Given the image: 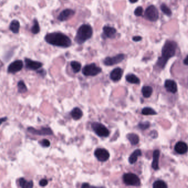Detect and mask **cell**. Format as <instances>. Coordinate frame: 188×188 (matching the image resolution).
Masks as SVG:
<instances>
[{
    "mask_svg": "<svg viewBox=\"0 0 188 188\" xmlns=\"http://www.w3.org/2000/svg\"><path fill=\"white\" fill-rule=\"evenodd\" d=\"M177 48V44L174 41H167L162 50V57H159L157 65L161 69H163L168 60L174 57Z\"/></svg>",
    "mask_w": 188,
    "mask_h": 188,
    "instance_id": "6da1fadb",
    "label": "cell"
},
{
    "mask_svg": "<svg viewBox=\"0 0 188 188\" xmlns=\"http://www.w3.org/2000/svg\"><path fill=\"white\" fill-rule=\"evenodd\" d=\"M45 40L47 43L52 45L62 48H68L72 44L70 38L61 33H49L46 35Z\"/></svg>",
    "mask_w": 188,
    "mask_h": 188,
    "instance_id": "7a4b0ae2",
    "label": "cell"
},
{
    "mask_svg": "<svg viewBox=\"0 0 188 188\" xmlns=\"http://www.w3.org/2000/svg\"><path fill=\"white\" fill-rule=\"evenodd\" d=\"M92 34L93 29L91 26L89 24H83L78 28L75 41L81 45L91 38Z\"/></svg>",
    "mask_w": 188,
    "mask_h": 188,
    "instance_id": "3957f363",
    "label": "cell"
},
{
    "mask_svg": "<svg viewBox=\"0 0 188 188\" xmlns=\"http://www.w3.org/2000/svg\"><path fill=\"white\" fill-rule=\"evenodd\" d=\"M91 127L93 131L100 137H107L109 136L110 134L109 130L103 124L100 123H92L91 124Z\"/></svg>",
    "mask_w": 188,
    "mask_h": 188,
    "instance_id": "277c9868",
    "label": "cell"
},
{
    "mask_svg": "<svg viewBox=\"0 0 188 188\" xmlns=\"http://www.w3.org/2000/svg\"><path fill=\"white\" fill-rule=\"evenodd\" d=\"M102 72V69L92 63L87 65L82 69V73L86 76H95Z\"/></svg>",
    "mask_w": 188,
    "mask_h": 188,
    "instance_id": "5b68a950",
    "label": "cell"
},
{
    "mask_svg": "<svg viewBox=\"0 0 188 188\" xmlns=\"http://www.w3.org/2000/svg\"><path fill=\"white\" fill-rule=\"evenodd\" d=\"M123 179L124 183L127 186H139L141 184L140 178L138 177L137 175L133 173H129L124 174Z\"/></svg>",
    "mask_w": 188,
    "mask_h": 188,
    "instance_id": "8992f818",
    "label": "cell"
},
{
    "mask_svg": "<svg viewBox=\"0 0 188 188\" xmlns=\"http://www.w3.org/2000/svg\"><path fill=\"white\" fill-rule=\"evenodd\" d=\"M145 16L148 20L151 22H156L159 18V11L155 6H150L146 10Z\"/></svg>",
    "mask_w": 188,
    "mask_h": 188,
    "instance_id": "52a82bcc",
    "label": "cell"
},
{
    "mask_svg": "<svg viewBox=\"0 0 188 188\" xmlns=\"http://www.w3.org/2000/svg\"><path fill=\"white\" fill-rule=\"evenodd\" d=\"M125 57V55L123 54H118L115 57H107L104 60L103 63L106 66H113L123 61Z\"/></svg>",
    "mask_w": 188,
    "mask_h": 188,
    "instance_id": "ba28073f",
    "label": "cell"
},
{
    "mask_svg": "<svg viewBox=\"0 0 188 188\" xmlns=\"http://www.w3.org/2000/svg\"><path fill=\"white\" fill-rule=\"evenodd\" d=\"M94 156L100 162H106L110 157V154L107 150L104 148H98L94 151Z\"/></svg>",
    "mask_w": 188,
    "mask_h": 188,
    "instance_id": "9c48e42d",
    "label": "cell"
},
{
    "mask_svg": "<svg viewBox=\"0 0 188 188\" xmlns=\"http://www.w3.org/2000/svg\"><path fill=\"white\" fill-rule=\"evenodd\" d=\"M28 131L30 134L33 135H37L39 136H48V135H52L53 132L52 131L51 129L49 127H42L41 130H37L32 127H28Z\"/></svg>",
    "mask_w": 188,
    "mask_h": 188,
    "instance_id": "30bf717a",
    "label": "cell"
},
{
    "mask_svg": "<svg viewBox=\"0 0 188 188\" xmlns=\"http://www.w3.org/2000/svg\"><path fill=\"white\" fill-rule=\"evenodd\" d=\"M23 67V62L22 60H18L12 62L11 64L8 66L7 71L8 73H15L20 71Z\"/></svg>",
    "mask_w": 188,
    "mask_h": 188,
    "instance_id": "8fae6325",
    "label": "cell"
},
{
    "mask_svg": "<svg viewBox=\"0 0 188 188\" xmlns=\"http://www.w3.org/2000/svg\"><path fill=\"white\" fill-rule=\"evenodd\" d=\"M24 61L25 63V67L29 70L35 71L43 66V64L41 62L33 61L28 58H25Z\"/></svg>",
    "mask_w": 188,
    "mask_h": 188,
    "instance_id": "7c38bea8",
    "label": "cell"
},
{
    "mask_svg": "<svg viewBox=\"0 0 188 188\" xmlns=\"http://www.w3.org/2000/svg\"><path fill=\"white\" fill-rule=\"evenodd\" d=\"M75 12L71 9H66L62 11L57 17V19L61 22H64L69 19L75 14Z\"/></svg>",
    "mask_w": 188,
    "mask_h": 188,
    "instance_id": "4fadbf2b",
    "label": "cell"
},
{
    "mask_svg": "<svg viewBox=\"0 0 188 188\" xmlns=\"http://www.w3.org/2000/svg\"><path fill=\"white\" fill-rule=\"evenodd\" d=\"M103 34H102V38H113L115 37L116 33V28L110 26H104L103 28Z\"/></svg>",
    "mask_w": 188,
    "mask_h": 188,
    "instance_id": "5bb4252c",
    "label": "cell"
},
{
    "mask_svg": "<svg viewBox=\"0 0 188 188\" xmlns=\"http://www.w3.org/2000/svg\"><path fill=\"white\" fill-rule=\"evenodd\" d=\"M123 73V71L120 67L114 69L111 72L110 74V78L114 82H118L120 80Z\"/></svg>",
    "mask_w": 188,
    "mask_h": 188,
    "instance_id": "9a60e30c",
    "label": "cell"
},
{
    "mask_svg": "<svg viewBox=\"0 0 188 188\" xmlns=\"http://www.w3.org/2000/svg\"><path fill=\"white\" fill-rule=\"evenodd\" d=\"M164 87L167 91L172 93H175L177 92V84L174 81L172 80H167L165 81Z\"/></svg>",
    "mask_w": 188,
    "mask_h": 188,
    "instance_id": "2e32d148",
    "label": "cell"
},
{
    "mask_svg": "<svg viewBox=\"0 0 188 188\" xmlns=\"http://www.w3.org/2000/svg\"><path fill=\"white\" fill-rule=\"evenodd\" d=\"M174 150L178 153L183 155L186 153L188 150L187 144L183 141H179L175 145Z\"/></svg>",
    "mask_w": 188,
    "mask_h": 188,
    "instance_id": "e0dca14e",
    "label": "cell"
},
{
    "mask_svg": "<svg viewBox=\"0 0 188 188\" xmlns=\"http://www.w3.org/2000/svg\"><path fill=\"white\" fill-rule=\"evenodd\" d=\"M160 156V151L157 150H155L153 153V161L152 163V167L155 170L159 169V159Z\"/></svg>",
    "mask_w": 188,
    "mask_h": 188,
    "instance_id": "ac0fdd59",
    "label": "cell"
},
{
    "mask_svg": "<svg viewBox=\"0 0 188 188\" xmlns=\"http://www.w3.org/2000/svg\"><path fill=\"white\" fill-rule=\"evenodd\" d=\"M71 116L74 120H78L82 117L83 112L80 108L76 107L73 109V110L71 112Z\"/></svg>",
    "mask_w": 188,
    "mask_h": 188,
    "instance_id": "d6986e66",
    "label": "cell"
},
{
    "mask_svg": "<svg viewBox=\"0 0 188 188\" xmlns=\"http://www.w3.org/2000/svg\"><path fill=\"white\" fill-rule=\"evenodd\" d=\"M141 156V151L139 149L134 151L133 153L130 156L129 159V163L130 164H134L137 161V159L139 156Z\"/></svg>",
    "mask_w": 188,
    "mask_h": 188,
    "instance_id": "ffe728a7",
    "label": "cell"
},
{
    "mask_svg": "<svg viewBox=\"0 0 188 188\" xmlns=\"http://www.w3.org/2000/svg\"><path fill=\"white\" fill-rule=\"evenodd\" d=\"M19 184L20 186L22 188H31L33 187V182L32 180L27 181L23 178L19 179Z\"/></svg>",
    "mask_w": 188,
    "mask_h": 188,
    "instance_id": "44dd1931",
    "label": "cell"
},
{
    "mask_svg": "<svg viewBox=\"0 0 188 188\" xmlns=\"http://www.w3.org/2000/svg\"><path fill=\"white\" fill-rule=\"evenodd\" d=\"M127 138L132 145H136L139 142V137L137 134L134 133L127 135Z\"/></svg>",
    "mask_w": 188,
    "mask_h": 188,
    "instance_id": "7402d4cb",
    "label": "cell"
},
{
    "mask_svg": "<svg viewBox=\"0 0 188 188\" xmlns=\"http://www.w3.org/2000/svg\"><path fill=\"white\" fill-rule=\"evenodd\" d=\"M19 28H20V23L19 21L17 20H14L11 22L10 25V29L14 33H18L19 32Z\"/></svg>",
    "mask_w": 188,
    "mask_h": 188,
    "instance_id": "603a6c76",
    "label": "cell"
},
{
    "mask_svg": "<svg viewBox=\"0 0 188 188\" xmlns=\"http://www.w3.org/2000/svg\"><path fill=\"white\" fill-rule=\"evenodd\" d=\"M126 80L130 84H139L140 83V79L134 74L127 75L126 76Z\"/></svg>",
    "mask_w": 188,
    "mask_h": 188,
    "instance_id": "cb8c5ba5",
    "label": "cell"
},
{
    "mask_svg": "<svg viewBox=\"0 0 188 188\" xmlns=\"http://www.w3.org/2000/svg\"><path fill=\"white\" fill-rule=\"evenodd\" d=\"M142 93L143 97L145 98H149L152 94L153 89L150 86H143L142 88Z\"/></svg>",
    "mask_w": 188,
    "mask_h": 188,
    "instance_id": "d4e9b609",
    "label": "cell"
},
{
    "mask_svg": "<svg viewBox=\"0 0 188 188\" xmlns=\"http://www.w3.org/2000/svg\"><path fill=\"white\" fill-rule=\"evenodd\" d=\"M71 66L73 72L78 73L80 72V71L81 70V64L80 62L78 61H73L72 62H71Z\"/></svg>",
    "mask_w": 188,
    "mask_h": 188,
    "instance_id": "484cf974",
    "label": "cell"
},
{
    "mask_svg": "<svg viewBox=\"0 0 188 188\" xmlns=\"http://www.w3.org/2000/svg\"><path fill=\"white\" fill-rule=\"evenodd\" d=\"M142 114L145 116H151V115H156L157 113L156 111L153 110L152 108L149 107L144 108L142 110Z\"/></svg>",
    "mask_w": 188,
    "mask_h": 188,
    "instance_id": "4316f807",
    "label": "cell"
},
{
    "mask_svg": "<svg viewBox=\"0 0 188 188\" xmlns=\"http://www.w3.org/2000/svg\"><path fill=\"white\" fill-rule=\"evenodd\" d=\"M17 86H18V91L20 93H24L27 92L28 89L23 81H19L18 82Z\"/></svg>",
    "mask_w": 188,
    "mask_h": 188,
    "instance_id": "83f0119b",
    "label": "cell"
},
{
    "mask_svg": "<svg viewBox=\"0 0 188 188\" xmlns=\"http://www.w3.org/2000/svg\"><path fill=\"white\" fill-rule=\"evenodd\" d=\"M153 188H166L167 184L162 180H157L153 184Z\"/></svg>",
    "mask_w": 188,
    "mask_h": 188,
    "instance_id": "f1b7e54d",
    "label": "cell"
},
{
    "mask_svg": "<svg viewBox=\"0 0 188 188\" xmlns=\"http://www.w3.org/2000/svg\"><path fill=\"white\" fill-rule=\"evenodd\" d=\"M160 8L161 11L163 12V13H164L166 15H167L168 16H170L172 15V11L166 5H165L164 3L162 4Z\"/></svg>",
    "mask_w": 188,
    "mask_h": 188,
    "instance_id": "f546056e",
    "label": "cell"
},
{
    "mask_svg": "<svg viewBox=\"0 0 188 188\" xmlns=\"http://www.w3.org/2000/svg\"><path fill=\"white\" fill-rule=\"evenodd\" d=\"M31 31L32 33L34 34H37L40 32V27L39 25L38 21L36 19L34 20V25L31 29Z\"/></svg>",
    "mask_w": 188,
    "mask_h": 188,
    "instance_id": "4dcf8cb0",
    "label": "cell"
},
{
    "mask_svg": "<svg viewBox=\"0 0 188 188\" xmlns=\"http://www.w3.org/2000/svg\"><path fill=\"white\" fill-rule=\"evenodd\" d=\"M150 124L148 121H145V122H142L139 124V127L141 130H146L148 129L150 127Z\"/></svg>",
    "mask_w": 188,
    "mask_h": 188,
    "instance_id": "1f68e13d",
    "label": "cell"
},
{
    "mask_svg": "<svg viewBox=\"0 0 188 188\" xmlns=\"http://www.w3.org/2000/svg\"><path fill=\"white\" fill-rule=\"evenodd\" d=\"M143 8L142 7H138L135 10L134 14L136 16H141L143 15Z\"/></svg>",
    "mask_w": 188,
    "mask_h": 188,
    "instance_id": "d6a6232c",
    "label": "cell"
},
{
    "mask_svg": "<svg viewBox=\"0 0 188 188\" xmlns=\"http://www.w3.org/2000/svg\"><path fill=\"white\" fill-rule=\"evenodd\" d=\"M41 145L44 147H48L50 145V143L48 140L47 139H43L42 141L40 142Z\"/></svg>",
    "mask_w": 188,
    "mask_h": 188,
    "instance_id": "836d02e7",
    "label": "cell"
},
{
    "mask_svg": "<svg viewBox=\"0 0 188 188\" xmlns=\"http://www.w3.org/2000/svg\"><path fill=\"white\" fill-rule=\"evenodd\" d=\"M48 180L45 179H42L39 182V185H40L41 186H45L48 185Z\"/></svg>",
    "mask_w": 188,
    "mask_h": 188,
    "instance_id": "e575fe53",
    "label": "cell"
},
{
    "mask_svg": "<svg viewBox=\"0 0 188 188\" xmlns=\"http://www.w3.org/2000/svg\"><path fill=\"white\" fill-rule=\"evenodd\" d=\"M142 39L143 38H142L141 37H140V36H135V37H134L132 38V41L137 42V41H141Z\"/></svg>",
    "mask_w": 188,
    "mask_h": 188,
    "instance_id": "d590c367",
    "label": "cell"
},
{
    "mask_svg": "<svg viewBox=\"0 0 188 188\" xmlns=\"http://www.w3.org/2000/svg\"><path fill=\"white\" fill-rule=\"evenodd\" d=\"M37 73H38V74H40V75L42 76H45L46 75L45 70H39V71H37Z\"/></svg>",
    "mask_w": 188,
    "mask_h": 188,
    "instance_id": "8d00e7d4",
    "label": "cell"
},
{
    "mask_svg": "<svg viewBox=\"0 0 188 188\" xmlns=\"http://www.w3.org/2000/svg\"><path fill=\"white\" fill-rule=\"evenodd\" d=\"M183 62H184V64L186 65H188V55L186 57V59L184 60Z\"/></svg>",
    "mask_w": 188,
    "mask_h": 188,
    "instance_id": "74e56055",
    "label": "cell"
},
{
    "mask_svg": "<svg viewBox=\"0 0 188 188\" xmlns=\"http://www.w3.org/2000/svg\"><path fill=\"white\" fill-rule=\"evenodd\" d=\"M88 186H90L88 183H84L81 186L82 188H86V187H88Z\"/></svg>",
    "mask_w": 188,
    "mask_h": 188,
    "instance_id": "f35d334b",
    "label": "cell"
},
{
    "mask_svg": "<svg viewBox=\"0 0 188 188\" xmlns=\"http://www.w3.org/2000/svg\"><path fill=\"white\" fill-rule=\"evenodd\" d=\"M7 119V118L6 117H5V118H2L1 119V123L2 124L4 121H6Z\"/></svg>",
    "mask_w": 188,
    "mask_h": 188,
    "instance_id": "ab89813d",
    "label": "cell"
},
{
    "mask_svg": "<svg viewBox=\"0 0 188 188\" xmlns=\"http://www.w3.org/2000/svg\"><path fill=\"white\" fill-rule=\"evenodd\" d=\"M130 2L132 3H134L137 2L138 1V0H129Z\"/></svg>",
    "mask_w": 188,
    "mask_h": 188,
    "instance_id": "60d3db41",
    "label": "cell"
}]
</instances>
